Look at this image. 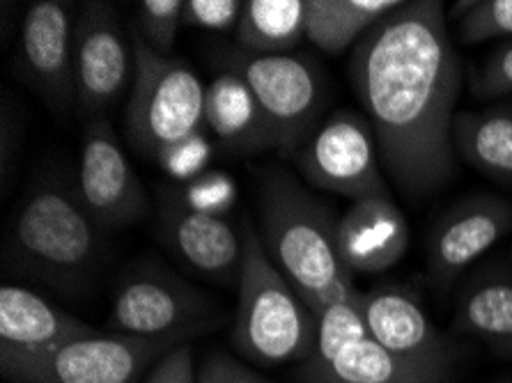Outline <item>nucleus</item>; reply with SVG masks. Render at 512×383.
<instances>
[{
	"instance_id": "28",
	"label": "nucleus",
	"mask_w": 512,
	"mask_h": 383,
	"mask_svg": "<svg viewBox=\"0 0 512 383\" xmlns=\"http://www.w3.org/2000/svg\"><path fill=\"white\" fill-rule=\"evenodd\" d=\"M242 10V0H184V26L207 33H235Z\"/></svg>"
},
{
	"instance_id": "16",
	"label": "nucleus",
	"mask_w": 512,
	"mask_h": 383,
	"mask_svg": "<svg viewBox=\"0 0 512 383\" xmlns=\"http://www.w3.org/2000/svg\"><path fill=\"white\" fill-rule=\"evenodd\" d=\"M336 248L352 276L389 271L407 255L409 223L391 195L356 200L338 218Z\"/></svg>"
},
{
	"instance_id": "23",
	"label": "nucleus",
	"mask_w": 512,
	"mask_h": 383,
	"mask_svg": "<svg viewBox=\"0 0 512 383\" xmlns=\"http://www.w3.org/2000/svg\"><path fill=\"white\" fill-rule=\"evenodd\" d=\"M448 374L402 358L366 338L345 349L315 383H444Z\"/></svg>"
},
{
	"instance_id": "29",
	"label": "nucleus",
	"mask_w": 512,
	"mask_h": 383,
	"mask_svg": "<svg viewBox=\"0 0 512 383\" xmlns=\"http://www.w3.org/2000/svg\"><path fill=\"white\" fill-rule=\"evenodd\" d=\"M237 193L232 179L221 173H209L205 177H196L191 182V189L186 193V205L193 209L209 211V214L223 216V211L232 207Z\"/></svg>"
},
{
	"instance_id": "10",
	"label": "nucleus",
	"mask_w": 512,
	"mask_h": 383,
	"mask_svg": "<svg viewBox=\"0 0 512 383\" xmlns=\"http://www.w3.org/2000/svg\"><path fill=\"white\" fill-rule=\"evenodd\" d=\"M189 340L97 331L53 351L21 383H138L168 351Z\"/></svg>"
},
{
	"instance_id": "4",
	"label": "nucleus",
	"mask_w": 512,
	"mask_h": 383,
	"mask_svg": "<svg viewBox=\"0 0 512 383\" xmlns=\"http://www.w3.org/2000/svg\"><path fill=\"white\" fill-rule=\"evenodd\" d=\"M242 237L244 260L232 342L239 354L260 365L308 361L315 347V312L271 262L260 234L248 223Z\"/></svg>"
},
{
	"instance_id": "27",
	"label": "nucleus",
	"mask_w": 512,
	"mask_h": 383,
	"mask_svg": "<svg viewBox=\"0 0 512 383\" xmlns=\"http://www.w3.org/2000/svg\"><path fill=\"white\" fill-rule=\"evenodd\" d=\"M471 92L478 99H499L512 95V39L487 56L471 74Z\"/></svg>"
},
{
	"instance_id": "6",
	"label": "nucleus",
	"mask_w": 512,
	"mask_h": 383,
	"mask_svg": "<svg viewBox=\"0 0 512 383\" xmlns=\"http://www.w3.org/2000/svg\"><path fill=\"white\" fill-rule=\"evenodd\" d=\"M221 72L237 74L258 99L278 150L294 154L322 122L327 78L313 58L299 53L253 56L232 46L216 56Z\"/></svg>"
},
{
	"instance_id": "24",
	"label": "nucleus",
	"mask_w": 512,
	"mask_h": 383,
	"mask_svg": "<svg viewBox=\"0 0 512 383\" xmlns=\"http://www.w3.org/2000/svg\"><path fill=\"white\" fill-rule=\"evenodd\" d=\"M317 333L313 354L306 361V377L315 383L329 370V365L356 342L370 338L366 315H363V294L354 292L317 312Z\"/></svg>"
},
{
	"instance_id": "12",
	"label": "nucleus",
	"mask_w": 512,
	"mask_h": 383,
	"mask_svg": "<svg viewBox=\"0 0 512 383\" xmlns=\"http://www.w3.org/2000/svg\"><path fill=\"white\" fill-rule=\"evenodd\" d=\"M97 333L33 289L7 283L0 289V372L21 383L53 351Z\"/></svg>"
},
{
	"instance_id": "7",
	"label": "nucleus",
	"mask_w": 512,
	"mask_h": 383,
	"mask_svg": "<svg viewBox=\"0 0 512 383\" xmlns=\"http://www.w3.org/2000/svg\"><path fill=\"white\" fill-rule=\"evenodd\" d=\"M294 161L317 189L345 195L352 202L391 195L368 117L338 111L317 124Z\"/></svg>"
},
{
	"instance_id": "32",
	"label": "nucleus",
	"mask_w": 512,
	"mask_h": 383,
	"mask_svg": "<svg viewBox=\"0 0 512 383\" xmlns=\"http://www.w3.org/2000/svg\"><path fill=\"white\" fill-rule=\"evenodd\" d=\"M198 383H265L246 365L226 354H212L200 365Z\"/></svg>"
},
{
	"instance_id": "1",
	"label": "nucleus",
	"mask_w": 512,
	"mask_h": 383,
	"mask_svg": "<svg viewBox=\"0 0 512 383\" xmlns=\"http://www.w3.org/2000/svg\"><path fill=\"white\" fill-rule=\"evenodd\" d=\"M462 81L439 0L402 3L352 49L349 83L375 131L384 175L409 198L430 195L455 175Z\"/></svg>"
},
{
	"instance_id": "19",
	"label": "nucleus",
	"mask_w": 512,
	"mask_h": 383,
	"mask_svg": "<svg viewBox=\"0 0 512 383\" xmlns=\"http://www.w3.org/2000/svg\"><path fill=\"white\" fill-rule=\"evenodd\" d=\"M453 147L457 159L480 175L512 184V106L455 115Z\"/></svg>"
},
{
	"instance_id": "18",
	"label": "nucleus",
	"mask_w": 512,
	"mask_h": 383,
	"mask_svg": "<svg viewBox=\"0 0 512 383\" xmlns=\"http://www.w3.org/2000/svg\"><path fill=\"white\" fill-rule=\"evenodd\" d=\"M205 127L223 150L232 154H258L278 150L265 113L237 74L221 72L205 92Z\"/></svg>"
},
{
	"instance_id": "9",
	"label": "nucleus",
	"mask_w": 512,
	"mask_h": 383,
	"mask_svg": "<svg viewBox=\"0 0 512 383\" xmlns=\"http://www.w3.org/2000/svg\"><path fill=\"white\" fill-rule=\"evenodd\" d=\"M136 74L134 42L113 3L90 0L76 14L74 83L76 108L85 117H102L124 90H131Z\"/></svg>"
},
{
	"instance_id": "22",
	"label": "nucleus",
	"mask_w": 512,
	"mask_h": 383,
	"mask_svg": "<svg viewBox=\"0 0 512 383\" xmlns=\"http://www.w3.org/2000/svg\"><path fill=\"white\" fill-rule=\"evenodd\" d=\"M400 5V0H308L306 39L327 56H340Z\"/></svg>"
},
{
	"instance_id": "5",
	"label": "nucleus",
	"mask_w": 512,
	"mask_h": 383,
	"mask_svg": "<svg viewBox=\"0 0 512 383\" xmlns=\"http://www.w3.org/2000/svg\"><path fill=\"white\" fill-rule=\"evenodd\" d=\"M131 42L136 74L124 129L138 152L159 159L170 147L203 134L207 85L184 60L157 56L136 30H131Z\"/></svg>"
},
{
	"instance_id": "13",
	"label": "nucleus",
	"mask_w": 512,
	"mask_h": 383,
	"mask_svg": "<svg viewBox=\"0 0 512 383\" xmlns=\"http://www.w3.org/2000/svg\"><path fill=\"white\" fill-rule=\"evenodd\" d=\"M76 14L65 0H35L21 23L17 72L56 113L76 104Z\"/></svg>"
},
{
	"instance_id": "3",
	"label": "nucleus",
	"mask_w": 512,
	"mask_h": 383,
	"mask_svg": "<svg viewBox=\"0 0 512 383\" xmlns=\"http://www.w3.org/2000/svg\"><path fill=\"white\" fill-rule=\"evenodd\" d=\"M14 267L53 285H74L102 255V228L76 193L74 179L46 175L23 195L10 225Z\"/></svg>"
},
{
	"instance_id": "30",
	"label": "nucleus",
	"mask_w": 512,
	"mask_h": 383,
	"mask_svg": "<svg viewBox=\"0 0 512 383\" xmlns=\"http://www.w3.org/2000/svg\"><path fill=\"white\" fill-rule=\"evenodd\" d=\"M157 161L168 175L177 179H196L209 161V145L203 134L193 136L180 145L170 147Z\"/></svg>"
},
{
	"instance_id": "31",
	"label": "nucleus",
	"mask_w": 512,
	"mask_h": 383,
	"mask_svg": "<svg viewBox=\"0 0 512 383\" xmlns=\"http://www.w3.org/2000/svg\"><path fill=\"white\" fill-rule=\"evenodd\" d=\"M145 383H198L196 365H193V349L189 342L175 347L152 367Z\"/></svg>"
},
{
	"instance_id": "26",
	"label": "nucleus",
	"mask_w": 512,
	"mask_h": 383,
	"mask_svg": "<svg viewBox=\"0 0 512 383\" xmlns=\"http://www.w3.org/2000/svg\"><path fill=\"white\" fill-rule=\"evenodd\" d=\"M184 26V0H143L136 5V33L157 56L170 58Z\"/></svg>"
},
{
	"instance_id": "8",
	"label": "nucleus",
	"mask_w": 512,
	"mask_h": 383,
	"mask_svg": "<svg viewBox=\"0 0 512 383\" xmlns=\"http://www.w3.org/2000/svg\"><path fill=\"white\" fill-rule=\"evenodd\" d=\"M214 317V303L175 273L141 264L124 273L108 326L136 338H193Z\"/></svg>"
},
{
	"instance_id": "14",
	"label": "nucleus",
	"mask_w": 512,
	"mask_h": 383,
	"mask_svg": "<svg viewBox=\"0 0 512 383\" xmlns=\"http://www.w3.org/2000/svg\"><path fill=\"white\" fill-rule=\"evenodd\" d=\"M512 230V202L496 195H471L457 202L428 241V273L437 287H451L487 250Z\"/></svg>"
},
{
	"instance_id": "25",
	"label": "nucleus",
	"mask_w": 512,
	"mask_h": 383,
	"mask_svg": "<svg viewBox=\"0 0 512 383\" xmlns=\"http://www.w3.org/2000/svg\"><path fill=\"white\" fill-rule=\"evenodd\" d=\"M462 44L512 39V0H467L453 7Z\"/></svg>"
},
{
	"instance_id": "11",
	"label": "nucleus",
	"mask_w": 512,
	"mask_h": 383,
	"mask_svg": "<svg viewBox=\"0 0 512 383\" xmlns=\"http://www.w3.org/2000/svg\"><path fill=\"white\" fill-rule=\"evenodd\" d=\"M76 193L99 228H124L141 221L147 211V195L111 122L92 117L81 138Z\"/></svg>"
},
{
	"instance_id": "2",
	"label": "nucleus",
	"mask_w": 512,
	"mask_h": 383,
	"mask_svg": "<svg viewBox=\"0 0 512 383\" xmlns=\"http://www.w3.org/2000/svg\"><path fill=\"white\" fill-rule=\"evenodd\" d=\"M336 225L331 211L285 170H269L262 179L260 241L315 315L359 292L340 262Z\"/></svg>"
},
{
	"instance_id": "21",
	"label": "nucleus",
	"mask_w": 512,
	"mask_h": 383,
	"mask_svg": "<svg viewBox=\"0 0 512 383\" xmlns=\"http://www.w3.org/2000/svg\"><path fill=\"white\" fill-rule=\"evenodd\" d=\"M308 0H246L235 28V49L253 56H285L306 37Z\"/></svg>"
},
{
	"instance_id": "20",
	"label": "nucleus",
	"mask_w": 512,
	"mask_h": 383,
	"mask_svg": "<svg viewBox=\"0 0 512 383\" xmlns=\"http://www.w3.org/2000/svg\"><path fill=\"white\" fill-rule=\"evenodd\" d=\"M455 328L494 354L512 358V276L494 271L471 280L460 296Z\"/></svg>"
},
{
	"instance_id": "17",
	"label": "nucleus",
	"mask_w": 512,
	"mask_h": 383,
	"mask_svg": "<svg viewBox=\"0 0 512 383\" xmlns=\"http://www.w3.org/2000/svg\"><path fill=\"white\" fill-rule=\"evenodd\" d=\"M166 244L193 271L212 280H239L244 237L226 216L209 214L180 202H168L159 216Z\"/></svg>"
},
{
	"instance_id": "15",
	"label": "nucleus",
	"mask_w": 512,
	"mask_h": 383,
	"mask_svg": "<svg viewBox=\"0 0 512 383\" xmlns=\"http://www.w3.org/2000/svg\"><path fill=\"white\" fill-rule=\"evenodd\" d=\"M368 335L377 345L409 361L451 372L455 351L430 322L414 292L400 285H377L363 294Z\"/></svg>"
},
{
	"instance_id": "33",
	"label": "nucleus",
	"mask_w": 512,
	"mask_h": 383,
	"mask_svg": "<svg viewBox=\"0 0 512 383\" xmlns=\"http://www.w3.org/2000/svg\"><path fill=\"white\" fill-rule=\"evenodd\" d=\"M510 269H512V262H510ZM510 276H512V271H510Z\"/></svg>"
}]
</instances>
